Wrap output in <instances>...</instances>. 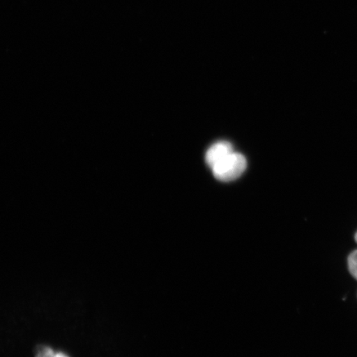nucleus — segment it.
Here are the masks:
<instances>
[{
  "label": "nucleus",
  "mask_w": 357,
  "mask_h": 357,
  "mask_svg": "<svg viewBox=\"0 0 357 357\" xmlns=\"http://www.w3.org/2000/svg\"><path fill=\"white\" fill-rule=\"evenodd\" d=\"M245 168H247V160L245 156L238 153H233L212 169L213 176L217 180L229 182L242 176Z\"/></svg>",
  "instance_id": "1"
},
{
  "label": "nucleus",
  "mask_w": 357,
  "mask_h": 357,
  "mask_svg": "<svg viewBox=\"0 0 357 357\" xmlns=\"http://www.w3.org/2000/svg\"><path fill=\"white\" fill-rule=\"evenodd\" d=\"M233 153H234L233 146L229 142H218L209 147L205 155V162L209 167L213 169Z\"/></svg>",
  "instance_id": "2"
},
{
  "label": "nucleus",
  "mask_w": 357,
  "mask_h": 357,
  "mask_svg": "<svg viewBox=\"0 0 357 357\" xmlns=\"http://www.w3.org/2000/svg\"><path fill=\"white\" fill-rule=\"evenodd\" d=\"M52 357H68L64 354H61V352H58V354H54V355L52 356Z\"/></svg>",
  "instance_id": "4"
},
{
  "label": "nucleus",
  "mask_w": 357,
  "mask_h": 357,
  "mask_svg": "<svg viewBox=\"0 0 357 357\" xmlns=\"http://www.w3.org/2000/svg\"><path fill=\"white\" fill-rule=\"evenodd\" d=\"M348 270L350 274L357 280V250L352 252L347 259Z\"/></svg>",
  "instance_id": "3"
},
{
  "label": "nucleus",
  "mask_w": 357,
  "mask_h": 357,
  "mask_svg": "<svg viewBox=\"0 0 357 357\" xmlns=\"http://www.w3.org/2000/svg\"><path fill=\"white\" fill-rule=\"evenodd\" d=\"M44 357H46V356H44Z\"/></svg>",
  "instance_id": "6"
},
{
  "label": "nucleus",
  "mask_w": 357,
  "mask_h": 357,
  "mask_svg": "<svg viewBox=\"0 0 357 357\" xmlns=\"http://www.w3.org/2000/svg\"><path fill=\"white\" fill-rule=\"evenodd\" d=\"M355 240H356V242L357 243V231H356V234L355 235Z\"/></svg>",
  "instance_id": "5"
}]
</instances>
